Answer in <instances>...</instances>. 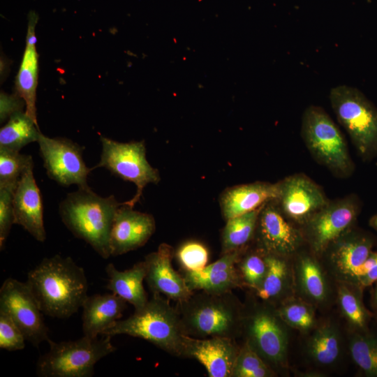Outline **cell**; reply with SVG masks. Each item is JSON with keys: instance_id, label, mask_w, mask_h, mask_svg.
I'll return each instance as SVG.
<instances>
[{"instance_id": "2e32d148", "label": "cell", "mask_w": 377, "mask_h": 377, "mask_svg": "<svg viewBox=\"0 0 377 377\" xmlns=\"http://www.w3.org/2000/svg\"><path fill=\"white\" fill-rule=\"evenodd\" d=\"M156 230L154 216L124 205L117 209L110 235L111 256L123 255L143 246Z\"/></svg>"}, {"instance_id": "8d00e7d4", "label": "cell", "mask_w": 377, "mask_h": 377, "mask_svg": "<svg viewBox=\"0 0 377 377\" xmlns=\"http://www.w3.org/2000/svg\"><path fill=\"white\" fill-rule=\"evenodd\" d=\"M26 339L8 313L0 308V348L8 351L21 350Z\"/></svg>"}, {"instance_id": "52a82bcc", "label": "cell", "mask_w": 377, "mask_h": 377, "mask_svg": "<svg viewBox=\"0 0 377 377\" xmlns=\"http://www.w3.org/2000/svg\"><path fill=\"white\" fill-rule=\"evenodd\" d=\"M329 98L360 157L364 161L377 157V107L360 89L346 84L333 87Z\"/></svg>"}, {"instance_id": "603a6c76", "label": "cell", "mask_w": 377, "mask_h": 377, "mask_svg": "<svg viewBox=\"0 0 377 377\" xmlns=\"http://www.w3.org/2000/svg\"><path fill=\"white\" fill-rule=\"evenodd\" d=\"M330 246L332 265L339 274L350 279L372 252L374 242L367 234L347 231Z\"/></svg>"}, {"instance_id": "4fadbf2b", "label": "cell", "mask_w": 377, "mask_h": 377, "mask_svg": "<svg viewBox=\"0 0 377 377\" xmlns=\"http://www.w3.org/2000/svg\"><path fill=\"white\" fill-rule=\"evenodd\" d=\"M279 193L275 200L283 215L304 224L328 202L323 189L304 174H294L279 182Z\"/></svg>"}, {"instance_id": "ffe728a7", "label": "cell", "mask_w": 377, "mask_h": 377, "mask_svg": "<svg viewBox=\"0 0 377 377\" xmlns=\"http://www.w3.org/2000/svg\"><path fill=\"white\" fill-rule=\"evenodd\" d=\"M279 193V182H255L227 188L219 198L222 215L226 221L249 213L276 200Z\"/></svg>"}, {"instance_id": "4dcf8cb0", "label": "cell", "mask_w": 377, "mask_h": 377, "mask_svg": "<svg viewBox=\"0 0 377 377\" xmlns=\"http://www.w3.org/2000/svg\"><path fill=\"white\" fill-rule=\"evenodd\" d=\"M274 374L272 368L245 341L239 348L231 377H270Z\"/></svg>"}, {"instance_id": "d6986e66", "label": "cell", "mask_w": 377, "mask_h": 377, "mask_svg": "<svg viewBox=\"0 0 377 377\" xmlns=\"http://www.w3.org/2000/svg\"><path fill=\"white\" fill-rule=\"evenodd\" d=\"M245 250L246 248L223 254L216 261L200 269L184 271L189 289L193 292L223 293L243 285L237 264Z\"/></svg>"}, {"instance_id": "8992f818", "label": "cell", "mask_w": 377, "mask_h": 377, "mask_svg": "<svg viewBox=\"0 0 377 377\" xmlns=\"http://www.w3.org/2000/svg\"><path fill=\"white\" fill-rule=\"evenodd\" d=\"M301 135L312 157L334 176L347 178L355 170L346 141L332 119L320 106L304 110Z\"/></svg>"}, {"instance_id": "ab89813d", "label": "cell", "mask_w": 377, "mask_h": 377, "mask_svg": "<svg viewBox=\"0 0 377 377\" xmlns=\"http://www.w3.org/2000/svg\"><path fill=\"white\" fill-rule=\"evenodd\" d=\"M24 101L15 92L8 94L3 91L0 94V121L1 123L19 112H23Z\"/></svg>"}, {"instance_id": "d4e9b609", "label": "cell", "mask_w": 377, "mask_h": 377, "mask_svg": "<svg viewBox=\"0 0 377 377\" xmlns=\"http://www.w3.org/2000/svg\"><path fill=\"white\" fill-rule=\"evenodd\" d=\"M262 207L226 220L221 235V255L246 248L255 236Z\"/></svg>"}, {"instance_id": "ba28073f", "label": "cell", "mask_w": 377, "mask_h": 377, "mask_svg": "<svg viewBox=\"0 0 377 377\" xmlns=\"http://www.w3.org/2000/svg\"><path fill=\"white\" fill-rule=\"evenodd\" d=\"M102 152L99 163L94 168H104L125 181L135 184L136 192L124 205L133 207L139 202L145 187L158 184L159 171L152 167L146 158L144 140L120 142L101 137Z\"/></svg>"}, {"instance_id": "7402d4cb", "label": "cell", "mask_w": 377, "mask_h": 377, "mask_svg": "<svg viewBox=\"0 0 377 377\" xmlns=\"http://www.w3.org/2000/svg\"><path fill=\"white\" fill-rule=\"evenodd\" d=\"M127 304L112 293L87 296L82 306L83 336L98 337L121 319Z\"/></svg>"}, {"instance_id": "484cf974", "label": "cell", "mask_w": 377, "mask_h": 377, "mask_svg": "<svg viewBox=\"0 0 377 377\" xmlns=\"http://www.w3.org/2000/svg\"><path fill=\"white\" fill-rule=\"evenodd\" d=\"M38 126L25 112L15 113L0 130V148L20 151L28 144L37 142Z\"/></svg>"}, {"instance_id": "4316f807", "label": "cell", "mask_w": 377, "mask_h": 377, "mask_svg": "<svg viewBox=\"0 0 377 377\" xmlns=\"http://www.w3.org/2000/svg\"><path fill=\"white\" fill-rule=\"evenodd\" d=\"M267 269L260 286L255 292L263 302L269 303L284 292L288 281V267L283 256L265 253Z\"/></svg>"}, {"instance_id": "30bf717a", "label": "cell", "mask_w": 377, "mask_h": 377, "mask_svg": "<svg viewBox=\"0 0 377 377\" xmlns=\"http://www.w3.org/2000/svg\"><path fill=\"white\" fill-rule=\"evenodd\" d=\"M0 308L8 313L34 346L50 339L44 314L27 282L6 279L0 288Z\"/></svg>"}, {"instance_id": "836d02e7", "label": "cell", "mask_w": 377, "mask_h": 377, "mask_svg": "<svg viewBox=\"0 0 377 377\" xmlns=\"http://www.w3.org/2000/svg\"><path fill=\"white\" fill-rule=\"evenodd\" d=\"M340 308L349 323L358 329L366 327L369 314L359 297L347 286L341 285L338 288Z\"/></svg>"}, {"instance_id": "5b68a950", "label": "cell", "mask_w": 377, "mask_h": 377, "mask_svg": "<svg viewBox=\"0 0 377 377\" xmlns=\"http://www.w3.org/2000/svg\"><path fill=\"white\" fill-rule=\"evenodd\" d=\"M111 338L83 336L60 342L49 339V350L37 360L36 374L40 377H91L96 364L116 350Z\"/></svg>"}, {"instance_id": "cb8c5ba5", "label": "cell", "mask_w": 377, "mask_h": 377, "mask_svg": "<svg viewBox=\"0 0 377 377\" xmlns=\"http://www.w3.org/2000/svg\"><path fill=\"white\" fill-rule=\"evenodd\" d=\"M108 276L107 289L118 295L135 309L142 307L148 301L143 286L147 267L145 260L136 263L133 266L124 271L118 270L112 263L105 267Z\"/></svg>"}, {"instance_id": "277c9868", "label": "cell", "mask_w": 377, "mask_h": 377, "mask_svg": "<svg viewBox=\"0 0 377 377\" xmlns=\"http://www.w3.org/2000/svg\"><path fill=\"white\" fill-rule=\"evenodd\" d=\"M168 298L158 293L124 320H117L101 335L125 334L146 340L175 357H182L186 335L179 311Z\"/></svg>"}, {"instance_id": "b9f144b4", "label": "cell", "mask_w": 377, "mask_h": 377, "mask_svg": "<svg viewBox=\"0 0 377 377\" xmlns=\"http://www.w3.org/2000/svg\"><path fill=\"white\" fill-rule=\"evenodd\" d=\"M374 300H375L376 304H377V286L374 292Z\"/></svg>"}, {"instance_id": "ac0fdd59", "label": "cell", "mask_w": 377, "mask_h": 377, "mask_svg": "<svg viewBox=\"0 0 377 377\" xmlns=\"http://www.w3.org/2000/svg\"><path fill=\"white\" fill-rule=\"evenodd\" d=\"M33 168L34 162L22 172L14 191V224L21 226L36 240L43 242L46 239L43 201Z\"/></svg>"}, {"instance_id": "7c38bea8", "label": "cell", "mask_w": 377, "mask_h": 377, "mask_svg": "<svg viewBox=\"0 0 377 377\" xmlns=\"http://www.w3.org/2000/svg\"><path fill=\"white\" fill-rule=\"evenodd\" d=\"M360 202L354 195L329 202L305 223V235L316 253L325 251L355 221Z\"/></svg>"}, {"instance_id": "5bb4252c", "label": "cell", "mask_w": 377, "mask_h": 377, "mask_svg": "<svg viewBox=\"0 0 377 377\" xmlns=\"http://www.w3.org/2000/svg\"><path fill=\"white\" fill-rule=\"evenodd\" d=\"M256 235L257 248L265 253L283 257L295 253L303 240L302 233L286 220L275 200L263 206Z\"/></svg>"}, {"instance_id": "f546056e", "label": "cell", "mask_w": 377, "mask_h": 377, "mask_svg": "<svg viewBox=\"0 0 377 377\" xmlns=\"http://www.w3.org/2000/svg\"><path fill=\"white\" fill-rule=\"evenodd\" d=\"M352 358L368 376L377 377V339L367 334L356 333L350 341Z\"/></svg>"}, {"instance_id": "7a4b0ae2", "label": "cell", "mask_w": 377, "mask_h": 377, "mask_svg": "<svg viewBox=\"0 0 377 377\" xmlns=\"http://www.w3.org/2000/svg\"><path fill=\"white\" fill-rule=\"evenodd\" d=\"M121 203L113 195L103 198L89 186L78 188L60 202L59 213L75 237L89 244L101 258L108 259L111 256L110 231Z\"/></svg>"}, {"instance_id": "f35d334b", "label": "cell", "mask_w": 377, "mask_h": 377, "mask_svg": "<svg viewBox=\"0 0 377 377\" xmlns=\"http://www.w3.org/2000/svg\"><path fill=\"white\" fill-rule=\"evenodd\" d=\"M350 281L361 288L371 286L377 281V252H371L366 260L353 273Z\"/></svg>"}, {"instance_id": "d590c367", "label": "cell", "mask_w": 377, "mask_h": 377, "mask_svg": "<svg viewBox=\"0 0 377 377\" xmlns=\"http://www.w3.org/2000/svg\"><path fill=\"white\" fill-rule=\"evenodd\" d=\"M175 256L184 271L198 270L207 265L209 252L205 245L196 241L182 244Z\"/></svg>"}, {"instance_id": "d6a6232c", "label": "cell", "mask_w": 377, "mask_h": 377, "mask_svg": "<svg viewBox=\"0 0 377 377\" xmlns=\"http://www.w3.org/2000/svg\"><path fill=\"white\" fill-rule=\"evenodd\" d=\"M32 163L31 156L0 148V187L16 186L22 172Z\"/></svg>"}, {"instance_id": "e575fe53", "label": "cell", "mask_w": 377, "mask_h": 377, "mask_svg": "<svg viewBox=\"0 0 377 377\" xmlns=\"http://www.w3.org/2000/svg\"><path fill=\"white\" fill-rule=\"evenodd\" d=\"M276 313L283 323L300 330H308L314 324L313 309L302 302H286L276 310Z\"/></svg>"}, {"instance_id": "74e56055", "label": "cell", "mask_w": 377, "mask_h": 377, "mask_svg": "<svg viewBox=\"0 0 377 377\" xmlns=\"http://www.w3.org/2000/svg\"><path fill=\"white\" fill-rule=\"evenodd\" d=\"M16 186L0 187V249L4 248L14 224L13 199Z\"/></svg>"}, {"instance_id": "44dd1931", "label": "cell", "mask_w": 377, "mask_h": 377, "mask_svg": "<svg viewBox=\"0 0 377 377\" xmlns=\"http://www.w3.org/2000/svg\"><path fill=\"white\" fill-rule=\"evenodd\" d=\"M37 22V14L31 12L28 18L25 50L15 78V90L25 102V113L38 125L36 103L38 55L35 34Z\"/></svg>"}, {"instance_id": "60d3db41", "label": "cell", "mask_w": 377, "mask_h": 377, "mask_svg": "<svg viewBox=\"0 0 377 377\" xmlns=\"http://www.w3.org/2000/svg\"><path fill=\"white\" fill-rule=\"evenodd\" d=\"M371 226L377 230V214L374 215L369 221Z\"/></svg>"}, {"instance_id": "8fae6325", "label": "cell", "mask_w": 377, "mask_h": 377, "mask_svg": "<svg viewBox=\"0 0 377 377\" xmlns=\"http://www.w3.org/2000/svg\"><path fill=\"white\" fill-rule=\"evenodd\" d=\"M38 143L48 177L59 184L78 188L89 187L87 177L94 168H88L82 158V148L65 138H50L40 132Z\"/></svg>"}, {"instance_id": "9c48e42d", "label": "cell", "mask_w": 377, "mask_h": 377, "mask_svg": "<svg viewBox=\"0 0 377 377\" xmlns=\"http://www.w3.org/2000/svg\"><path fill=\"white\" fill-rule=\"evenodd\" d=\"M270 307L266 302L244 311L242 334L245 335V341L272 367L286 363L288 339L283 322Z\"/></svg>"}, {"instance_id": "f1b7e54d", "label": "cell", "mask_w": 377, "mask_h": 377, "mask_svg": "<svg viewBox=\"0 0 377 377\" xmlns=\"http://www.w3.org/2000/svg\"><path fill=\"white\" fill-rule=\"evenodd\" d=\"M297 270L304 293L314 301H323L327 296L326 281L316 260L308 256H302L298 261Z\"/></svg>"}, {"instance_id": "3957f363", "label": "cell", "mask_w": 377, "mask_h": 377, "mask_svg": "<svg viewBox=\"0 0 377 377\" xmlns=\"http://www.w3.org/2000/svg\"><path fill=\"white\" fill-rule=\"evenodd\" d=\"M176 308L186 335L235 339L242 334L244 309L232 291L193 292L186 300L177 302Z\"/></svg>"}, {"instance_id": "1f68e13d", "label": "cell", "mask_w": 377, "mask_h": 377, "mask_svg": "<svg viewBox=\"0 0 377 377\" xmlns=\"http://www.w3.org/2000/svg\"><path fill=\"white\" fill-rule=\"evenodd\" d=\"M237 267L242 284L256 291L262 284L267 272L265 253L257 248L255 251L243 253Z\"/></svg>"}, {"instance_id": "6da1fadb", "label": "cell", "mask_w": 377, "mask_h": 377, "mask_svg": "<svg viewBox=\"0 0 377 377\" xmlns=\"http://www.w3.org/2000/svg\"><path fill=\"white\" fill-rule=\"evenodd\" d=\"M26 282L43 314L51 318L71 317L88 296L85 272L69 256L43 258L28 272Z\"/></svg>"}, {"instance_id": "e0dca14e", "label": "cell", "mask_w": 377, "mask_h": 377, "mask_svg": "<svg viewBox=\"0 0 377 377\" xmlns=\"http://www.w3.org/2000/svg\"><path fill=\"white\" fill-rule=\"evenodd\" d=\"M174 256V249L166 243L161 244L156 251L147 255L144 260L147 267L145 281L152 293L180 302L193 292L188 287L183 274L173 268Z\"/></svg>"}, {"instance_id": "9a60e30c", "label": "cell", "mask_w": 377, "mask_h": 377, "mask_svg": "<svg viewBox=\"0 0 377 377\" xmlns=\"http://www.w3.org/2000/svg\"><path fill=\"white\" fill-rule=\"evenodd\" d=\"M239 348L235 339L228 337L196 338L185 335L182 357L198 361L209 377H231Z\"/></svg>"}, {"instance_id": "83f0119b", "label": "cell", "mask_w": 377, "mask_h": 377, "mask_svg": "<svg viewBox=\"0 0 377 377\" xmlns=\"http://www.w3.org/2000/svg\"><path fill=\"white\" fill-rule=\"evenodd\" d=\"M309 352L319 364L330 365L336 362L340 355L341 343L334 325L327 323L317 329L309 340Z\"/></svg>"}]
</instances>
